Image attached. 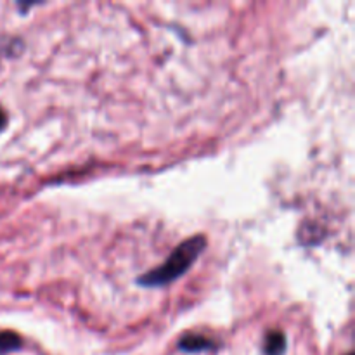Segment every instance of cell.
<instances>
[{"label": "cell", "instance_id": "6da1fadb", "mask_svg": "<svg viewBox=\"0 0 355 355\" xmlns=\"http://www.w3.org/2000/svg\"><path fill=\"white\" fill-rule=\"evenodd\" d=\"M207 243L208 241L205 234H196L193 236V238L186 239V241L180 243V245L170 253V257L162 263V266L155 267V269L149 270V272L139 276L137 284L144 288H162L173 283V281L179 279L180 276H184V274L191 269V266L196 262L198 257L205 252Z\"/></svg>", "mask_w": 355, "mask_h": 355}, {"label": "cell", "instance_id": "7a4b0ae2", "mask_svg": "<svg viewBox=\"0 0 355 355\" xmlns=\"http://www.w3.org/2000/svg\"><path fill=\"white\" fill-rule=\"evenodd\" d=\"M177 347H179V350H182V352L198 354V352H205V350L215 349V342L203 335L187 333V335H184L182 338L179 340V345Z\"/></svg>", "mask_w": 355, "mask_h": 355}, {"label": "cell", "instance_id": "3957f363", "mask_svg": "<svg viewBox=\"0 0 355 355\" xmlns=\"http://www.w3.org/2000/svg\"><path fill=\"white\" fill-rule=\"evenodd\" d=\"M286 352V336L279 329H274L266 335L263 342V354L266 355H284Z\"/></svg>", "mask_w": 355, "mask_h": 355}, {"label": "cell", "instance_id": "277c9868", "mask_svg": "<svg viewBox=\"0 0 355 355\" xmlns=\"http://www.w3.org/2000/svg\"><path fill=\"white\" fill-rule=\"evenodd\" d=\"M23 349V338L14 331H0V355L17 352Z\"/></svg>", "mask_w": 355, "mask_h": 355}, {"label": "cell", "instance_id": "5b68a950", "mask_svg": "<svg viewBox=\"0 0 355 355\" xmlns=\"http://www.w3.org/2000/svg\"><path fill=\"white\" fill-rule=\"evenodd\" d=\"M6 123H7V116H6V113H3L2 107H0V132L3 130V127H6Z\"/></svg>", "mask_w": 355, "mask_h": 355}, {"label": "cell", "instance_id": "8992f818", "mask_svg": "<svg viewBox=\"0 0 355 355\" xmlns=\"http://www.w3.org/2000/svg\"><path fill=\"white\" fill-rule=\"evenodd\" d=\"M347 355H354V354H347Z\"/></svg>", "mask_w": 355, "mask_h": 355}]
</instances>
